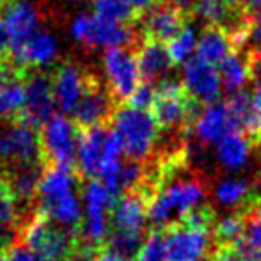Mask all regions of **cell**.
I'll use <instances>...</instances> for the list:
<instances>
[{
	"mask_svg": "<svg viewBox=\"0 0 261 261\" xmlns=\"http://www.w3.org/2000/svg\"><path fill=\"white\" fill-rule=\"evenodd\" d=\"M185 171L167 179L149 204L148 222L151 227L162 229L179 220L189 210L203 204L208 194L206 181L199 176H185Z\"/></svg>",
	"mask_w": 261,
	"mask_h": 261,
	"instance_id": "6da1fadb",
	"label": "cell"
},
{
	"mask_svg": "<svg viewBox=\"0 0 261 261\" xmlns=\"http://www.w3.org/2000/svg\"><path fill=\"white\" fill-rule=\"evenodd\" d=\"M14 240L34 252L39 261H64L66 256L80 244V238L59 227L38 210L21 217L14 231Z\"/></svg>",
	"mask_w": 261,
	"mask_h": 261,
	"instance_id": "7a4b0ae2",
	"label": "cell"
},
{
	"mask_svg": "<svg viewBox=\"0 0 261 261\" xmlns=\"http://www.w3.org/2000/svg\"><path fill=\"white\" fill-rule=\"evenodd\" d=\"M109 126L119 137L121 148L128 160L144 162L151 158L160 135V126L149 110L117 107Z\"/></svg>",
	"mask_w": 261,
	"mask_h": 261,
	"instance_id": "3957f363",
	"label": "cell"
},
{
	"mask_svg": "<svg viewBox=\"0 0 261 261\" xmlns=\"http://www.w3.org/2000/svg\"><path fill=\"white\" fill-rule=\"evenodd\" d=\"M80 128L64 114H55L48 123L39 128L41 160L45 167H62L79 172V139Z\"/></svg>",
	"mask_w": 261,
	"mask_h": 261,
	"instance_id": "277c9868",
	"label": "cell"
},
{
	"mask_svg": "<svg viewBox=\"0 0 261 261\" xmlns=\"http://www.w3.org/2000/svg\"><path fill=\"white\" fill-rule=\"evenodd\" d=\"M121 153L123 148L119 137L109 124L82 130L79 139V158H76L79 176L84 181L98 178L103 165L110 160L121 158Z\"/></svg>",
	"mask_w": 261,
	"mask_h": 261,
	"instance_id": "5b68a950",
	"label": "cell"
},
{
	"mask_svg": "<svg viewBox=\"0 0 261 261\" xmlns=\"http://www.w3.org/2000/svg\"><path fill=\"white\" fill-rule=\"evenodd\" d=\"M149 112L164 132H174L189 126L197 116V101L187 94L178 80L164 79L156 86V96Z\"/></svg>",
	"mask_w": 261,
	"mask_h": 261,
	"instance_id": "8992f818",
	"label": "cell"
},
{
	"mask_svg": "<svg viewBox=\"0 0 261 261\" xmlns=\"http://www.w3.org/2000/svg\"><path fill=\"white\" fill-rule=\"evenodd\" d=\"M71 36L87 48H126L137 39L132 25L114 23L86 13L76 16L71 23Z\"/></svg>",
	"mask_w": 261,
	"mask_h": 261,
	"instance_id": "52a82bcc",
	"label": "cell"
},
{
	"mask_svg": "<svg viewBox=\"0 0 261 261\" xmlns=\"http://www.w3.org/2000/svg\"><path fill=\"white\" fill-rule=\"evenodd\" d=\"M164 231L167 261H206L213 252V231L190 227L183 220H176Z\"/></svg>",
	"mask_w": 261,
	"mask_h": 261,
	"instance_id": "ba28073f",
	"label": "cell"
},
{
	"mask_svg": "<svg viewBox=\"0 0 261 261\" xmlns=\"http://www.w3.org/2000/svg\"><path fill=\"white\" fill-rule=\"evenodd\" d=\"M31 164H43L39 130L25 121H13L0 130V165L16 167Z\"/></svg>",
	"mask_w": 261,
	"mask_h": 261,
	"instance_id": "9c48e42d",
	"label": "cell"
},
{
	"mask_svg": "<svg viewBox=\"0 0 261 261\" xmlns=\"http://www.w3.org/2000/svg\"><path fill=\"white\" fill-rule=\"evenodd\" d=\"M107 89L117 103L128 101L141 84L137 57L126 48H107L103 54Z\"/></svg>",
	"mask_w": 261,
	"mask_h": 261,
	"instance_id": "30bf717a",
	"label": "cell"
},
{
	"mask_svg": "<svg viewBox=\"0 0 261 261\" xmlns=\"http://www.w3.org/2000/svg\"><path fill=\"white\" fill-rule=\"evenodd\" d=\"M41 21V13L27 0H9L0 9V25L6 34L7 55H13L36 34Z\"/></svg>",
	"mask_w": 261,
	"mask_h": 261,
	"instance_id": "8fae6325",
	"label": "cell"
},
{
	"mask_svg": "<svg viewBox=\"0 0 261 261\" xmlns=\"http://www.w3.org/2000/svg\"><path fill=\"white\" fill-rule=\"evenodd\" d=\"M55 105L52 75L41 69L29 71L25 75V109L20 121L39 130L55 116Z\"/></svg>",
	"mask_w": 261,
	"mask_h": 261,
	"instance_id": "7c38bea8",
	"label": "cell"
},
{
	"mask_svg": "<svg viewBox=\"0 0 261 261\" xmlns=\"http://www.w3.org/2000/svg\"><path fill=\"white\" fill-rule=\"evenodd\" d=\"M181 84L187 94L197 103H217L222 93L219 68L201 61L199 57L190 59L189 62L183 64Z\"/></svg>",
	"mask_w": 261,
	"mask_h": 261,
	"instance_id": "4fadbf2b",
	"label": "cell"
},
{
	"mask_svg": "<svg viewBox=\"0 0 261 261\" xmlns=\"http://www.w3.org/2000/svg\"><path fill=\"white\" fill-rule=\"evenodd\" d=\"M114 110H116V101L112 100L109 89H105L100 80L94 76L71 116L80 130H87V128L110 124Z\"/></svg>",
	"mask_w": 261,
	"mask_h": 261,
	"instance_id": "5bb4252c",
	"label": "cell"
},
{
	"mask_svg": "<svg viewBox=\"0 0 261 261\" xmlns=\"http://www.w3.org/2000/svg\"><path fill=\"white\" fill-rule=\"evenodd\" d=\"M93 79V73L82 69L75 62H62L52 73L54 96L59 109L64 114H71Z\"/></svg>",
	"mask_w": 261,
	"mask_h": 261,
	"instance_id": "9a60e30c",
	"label": "cell"
},
{
	"mask_svg": "<svg viewBox=\"0 0 261 261\" xmlns=\"http://www.w3.org/2000/svg\"><path fill=\"white\" fill-rule=\"evenodd\" d=\"M240 128L237 116L233 114L229 103H212L196 116L192 123L194 137L203 146L217 144L231 132Z\"/></svg>",
	"mask_w": 261,
	"mask_h": 261,
	"instance_id": "2e32d148",
	"label": "cell"
},
{
	"mask_svg": "<svg viewBox=\"0 0 261 261\" xmlns=\"http://www.w3.org/2000/svg\"><path fill=\"white\" fill-rule=\"evenodd\" d=\"M185 27V16L179 7L172 4H156L144 13L142 18V36L148 41L169 43Z\"/></svg>",
	"mask_w": 261,
	"mask_h": 261,
	"instance_id": "e0dca14e",
	"label": "cell"
},
{
	"mask_svg": "<svg viewBox=\"0 0 261 261\" xmlns=\"http://www.w3.org/2000/svg\"><path fill=\"white\" fill-rule=\"evenodd\" d=\"M149 201L139 192H123L110 213V229L146 231Z\"/></svg>",
	"mask_w": 261,
	"mask_h": 261,
	"instance_id": "ac0fdd59",
	"label": "cell"
},
{
	"mask_svg": "<svg viewBox=\"0 0 261 261\" xmlns=\"http://www.w3.org/2000/svg\"><path fill=\"white\" fill-rule=\"evenodd\" d=\"M57 52L59 45L54 36L45 31H39L18 52L11 55V61L25 71H34V69H41L43 66L50 64L57 57Z\"/></svg>",
	"mask_w": 261,
	"mask_h": 261,
	"instance_id": "d6986e66",
	"label": "cell"
},
{
	"mask_svg": "<svg viewBox=\"0 0 261 261\" xmlns=\"http://www.w3.org/2000/svg\"><path fill=\"white\" fill-rule=\"evenodd\" d=\"M227 103L252 144H261V87H256L252 94L237 93Z\"/></svg>",
	"mask_w": 261,
	"mask_h": 261,
	"instance_id": "ffe728a7",
	"label": "cell"
},
{
	"mask_svg": "<svg viewBox=\"0 0 261 261\" xmlns=\"http://www.w3.org/2000/svg\"><path fill=\"white\" fill-rule=\"evenodd\" d=\"M137 64L139 71H141L142 82H156V80H164V76L172 68L171 55L167 52V46L156 41H148L144 39L142 45L139 46L137 52Z\"/></svg>",
	"mask_w": 261,
	"mask_h": 261,
	"instance_id": "44dd1931",
	"label": "cell"
},
{
	"mask_svg": "<svg viewBox=\"0 0 261 261\" xmlns=\"http://www.w3.org/2000/svg\"><path fill=\"white\" fill-rule=\"evenodd\" d=\"M252 148H254V144L251 142V139L237 130L227 134L226 137L217 142L215 155L217 160L226 169L237 171V169H242L249 162Z\"/></svg>",
	"mask_w": 261,
	"mask_h": 261,
	"instance_id": "7402d4cb",
	"label": "cell"
},
{
	"mask_svg": "<svg viewBox=\"0 0 261 261\" xmlns=\"http://www.w3.org/2000/svg\"><path fill=\"white\" fill-rule=\"evenodd\" d=\"M231 46H233V43H231L229 32L217 27V25H210L199 36L196 57L213 66L220 64L231 54Z\"/></svg>",
	"mask_w": 261,
	"mask_h": 261,
	"instance_id": "603a6c76",
	"label": "cell"
},
{
	"mask_svg": "<svg viewBox=\"0 0 261 261\" xmlns=\"http://www.w3.org/2000/svg\"><path fill=\"white\" fill-rule=\"evenodd\" d=\"M222 89L227 93H242L252 76V62L240 54H229L219 66Z\"/></svg>",
	"mask_w": 261,
	"mask_h": 261,
	"instance_id": "cb8c5ba5",
	"label": "cell"
},
{
	"mask_svg": "<svg viewBox=\"0 0 261 261\" xmlns=\"http://www.w3.org/2000/svg\"><path fill=\"white\" fill-rule=\"evenodd\" d=\"M149 231H126V229H110L105 244L101 245L107 251L121 256L124 259L137 258L139 251L142 249Z\"/></svg>",
	"mask_w": 261,
	"mask_h": 261,
	"instance_id": "d4e9b609",
	"label": "cell"
},
{
	"mask_svg": "<svg viewBox=\"0 0 261 261\" xmlns=\"http://www.w3.org/2000/svg\"><path fill=\"white\" fill-rule=\"evenodd\" d=\"M21 212L18 206L16 194L13 190L9 178H7L6 171L0 165V226L11 229L14 233L20 224Z\"/></svg>",
	"mask_w": 261,
	"mask_h": 261,
	"instance_id": "484cf974",
	"label": "cell"
},
{
	"mask_svg": "<svg viewBox=\"0 0 261 261\" xmlns=\"http://www.w3.org/2000/svg\"><path fill=\"white\" fill-rule=\"evenodd\" d=\"M254 194V189L245 179L238 178L222 179L215 189L217 201L220 204H224V206H234V210L244 208Z\"/></svg>",
	"mask_w": 261,
	"mask_h": 261,
	"instance_id": "4316f807",
	"label": "cell"
},
{
	"mask_svg": "<svg viewBox=\"0 0 261 261\" xmlns=\"http://www.w3.org/2000/svg\"><path fill=\"white\" fill-rule=\"evenodd\" d=\"M247 224V215L240 210H234L231 215L220 219L215 222L213 227V244L215 247H222V245H234L242 238Z\"/></svg>",
	"mask_w": 261,
	"mask_h": 261,
	"instance_id": "83f0119b",
	"label": "cell"
},
{
	"mask_svg": "<svg viewBox=\"0 0 261 261\" xmlns=\"http://www.w3.org/2000/svg\"><path fill=\"white\" fill-rule=\"evenodd\" d=\"M93 14L101 20L124 25H132L139 18L126 0H93Z\"/></svg>",
	"mask_w": 261,
	"mask_h": 261,
	"instance_id": "f1b7e54d",
	"label": "cell"
},
{
	"mask_svg": "<svg viewBox=\"0 0 261 261\" xmlns=\"http://www.w3.org/2000/svg\"><path fill=\"white\" fill-rule=\"evenodd\" d=\"M199 36L192 27L185 25L171 41L167 43V52L171 55L172 64H185L197 52Z\"/></svg>",
	"mask_w": 261,
	"mask_h": 261,
	"instance_id": "f546056e",
	"label": "cell"
},
{
	"mask_svg": "<svg viewBox=\"0 0 261 261\" xmlns=\"http://www.w3.org/2000/svg\"><path fill=\"white\" fill-rule=\"evenodd\" d=\"M238 251L247 258V261H254L261 258V220L254 217H247L244 234L234 244Z\"/></svg>",
	"mask_w": 261,
	"mask_h": 261,
	"instance_id": "4dcf8cb0",
	"label": "cell"
},
{
	"mask_svg": "<svg viewBox=\"0 0 261 261\" xmlns=\"http://www.w3.org/2000/svg\"><path fill=\"white\" fill-rule=\"evenodd\" d=\"M229 7L227 0H196L194 13L210 25H219L227 18Z\"/></svg>",
	"mask_w": 261,
	"mask_h": 261,
	"instance_id": "1f68e13d",
	"label": "cell"
},
{
	"mask_svg": "<svg viewBox=\"0 0 261 261\" xmlns=\"http://www.w3.org/2000/svg\"><path fill=\"white\" fill-rule=\"evenodd\" d=\"M135 261H167V251H165L164 231L158 227H151L146 237L142 249L139 251Z\"/></svg>",
	"mask_w": 261,
	"mask_h": 261,
	"instance_id": "d6a6232c",
	"label": "cell"
},
{
	"mask_svg": "<svg viewBox=\"0 0 261 261\" xmlns=\"http://www.w3.org/2000/svg\"><path fill=\"white\" fill-rule=\"evenodd\" d=\"M156 96V87L149 82H141L137 86V89L134 91V94L128 100V107H134L139 110H151L153 101Z\"/></svg>",
	"mask_w": 261,
	"mask_h": 261,
	"instance_id": "836d02e7",
	"label": "cell"
},
{
	"mask_svg": "<svg viewBox=\"0 0 261 261\" xmlns=\"http://www.w3.org/2000/svg\"><path fill=\"white\" fill-rule=\"evenodd\" d=\"M29 71L16 66L9 57H0V89L16 79H23Z\"/></svg>",
	"mask_w": 261,
	"mask_h": 261,
	"instance_id": "e575fe53",
	"label": "cell"
},
{
	"mask_svg": "<svg viewBox=\"0 0 261 261\" xmlns=\"http://www.w3.org/2000/svg\"><path fill=\"white\" fill-rule=\"evenodd\" d=\"M208 259L210 261H247V258L238 251L237 245H222V247H215Z\"/></svg>",
	"mask_w": 261,
	"mask_h": 261,
	"instance_id": "d590c367",
	"label": "cell"
},
{
	"mask_svg": "<svg viewBox=\"0 0 261 261\" xmlns=\"http://www.w3.org/2000/svg\"><path fill=\"white\" fill-rule=\"evenodd\" d=\"M7 261H39V258L20 242L13 240V244L7 249Z\"/></svg>",
	"mask_w": 261,
	"mask_h": 261,
	"instance_id": "8d00e7d4",
	"label": "cell"
},
{
	"mask_svg": "<svg viewBox=\"0 0 261 261\" xmlns=\"http://www.w3.org/2000/svg\"><path fill=\"white\" fill-rule=\"evenodd\" d=\"M64 261H96V249L80 242V244L66 256Z\"/></svg>",
	"mask_w": 261,
	"mask_h": 261,
	"instance_id": "74e56055",
	"label": "cell"
},
{
	"mask_svg": "<svg viewBox=\"0 0 261 261\" xmlns=\"http://www.w3.org/2000/svg\"><path fill=\"white\" fill-rule=\"evenodd\" d=\"M231 7L242 9L249 14H259L261 13V0H227Z\"/></svg>",
	"mask_w": 261,
	"mask_h": 261,
	"instance_id": "f35d334b",
	"label": "cell"
},
{
	"mask_svg": "<svg viewBox=\"0 0 261 261\" xmlns=\"http://www.w3.org/2000/svg\"><path fill=\"white\" fill-rule=\"evenodd\" d=\"M240 212H244L247 217H254V219L261 220V196L254 194V196L249 199V203L244 208H238Z\"/></svg>",
	"mask_w": 261,
	"mask_h": 261,
	"instance_id": "ab89813d",
	"label": "cell"
},
{
	"mask_svg": "<svg viewBox=\"0 0 261 261\" xmlns=\"http://www.w3.org/2000/svg\"><path fill=\"white\" fill-rule=\"evenodd\" d=\"M126 2L130 4L132 9L137 14H144V13H148L151 7H155L156 4H160V0H126Z\"/></svg>",
	"mask_w": 261,
	"mask_h": 261,
	"instance_id": "60d3db41",
	"label": "cell"
},
{
	"mask_svg": "<svg viewBox=\"0 0 261 261\" xmlns=\"http://www.w3.org/2000/svg\"><path fill=\"white\" fill-rule=\"evenodd\" d=\"M96 261H130V259H124L121 256L114 254V252L107 251L103 247H98L96 249Z\"/></svg>",
	"mask_w": 261,
	"mask_h": 261,
	"instance_id": "b9f144b4",
	"label": "cell"
},
{
	"mask_svg": "<svg viewBox=\"0 0 261 261\" xmlns=\"http://www.w3.org/2000/svg\"><path fill=\"white\" fill-rule=\"evenodd\" d=\"M194 2L196 0H169V4H172V6L179 7V9H190V7H194Z\"/></svg>",
	"mask_w": 261,
	"mask_h": 261,
	"instance_id": "7bdbcfd3",
	"label": "cell"
},
{
	"mask_svg": "<svg viewBox=\"0 0 261 261\" xmlns=\"http://www.w3.org/2000/svg\"><path fill=\"white\" fill-rule=\"evenodd\" d=\"M0 57H9L7 55V41H6V34L2 31V25H0Z\"/></svg>",
	"mask_w": 261,
	"mask_h": 261,
	"instance_id": "ee69618b",
	"label": "cell"
},
{
	"mask_svg": "<svg viewBox=\"0 0 261 261\" xmlns=\"http://www.w3.org/2000/svg\"><path fill=\"white\" fill-rule=\"evenodd\" d=\"M252 68H254L256 73H258V87H261V55L256 57V62H252Z\"/></svg>",
	"mask_w": 261,
	"mask_h": 261,
	"instance_id": "f6af8a7d",
	"label": "cell"
},
{
	"mask_svg": "<svg viewBox=\"0 0 261 261\" xmlns=\"http://www.w3.org/2000/svg\"><path fill=\"white\" fill-rule=\"evenodd\" d=\"M261 192V169L258 171V174H256V181H254V192Z\"/></svg>",
	"mask_w": 261,
	"mask_h": 261,
	"instance_id": "bcb514c9",
	"label": "cell"
},
{
	"mask_svg": "<svg viewBox=\"0 0 261 261\" xmlns=\"http://www.w3.org/2000/svg\"><path fill=\"white\" fill-rule=\"evenodd\" d=\"M7 249H9V245L0 247V261H7Z\"/></svg>",
	"mask_w": 261,
	"mask_h": 261,
	"instance_id": "7dc6e473",
	"label": "cell"
},
{
	"mask_svg": "<svg viewBox=\"0 0 261 261\" xmlns=\"http://www.w3.org/2000/svg\"><path fill=\"white\" fill-rule=\"evenodd\" d=\"M7 2H9V0H0V9H2V7L6 6Z\"/></svg>",
	"mask_w": 261,
	"mask_h": 261,
	"instance_id": "c3c4849f",
	"label": "cell"
},
{
	"mask_svg": "<svg viewBox=\"0 0 261 261\" xmlns=\"http://www.w3.org/2000/svg\"><path fill=\"white\" fill-rule=\"evenodd\" d=\"M69 2H71V4H75V2H80V0H69Z\"/></svg>",
	"mask_w": 261,
	"mask_h": 261,
	"instance_id": "681fc988",
	"label": "cell"
},
{
	"mask_svg": "<svg viewBox=\"0 0 261 261\" xmlns=\"http://www.w3.org/2000/svg\"><path fill=\"white\" fill-rule=\"evenodd\" d=\"M254 261H261V258H259V259H254Z\"/></svg>",
	"mask_w": 261,
	"mask_h": 261,
	"instance_id": "f907efd6",
	"label": "cell"
},
{
	"mask_svg": "<svg viewBox=\"0 0 261 261\" xmlns=\"http://www.w3.org/2000/svg\"><path fill=\"white\" fill-rule=\"evenodd\" d=\"M206 261H210V259H206Z\"/></svg>",
	"mask_w": 261,
	"mask_h": 261,
	"instance_id": "816d5d0a",
	"label": "cell"
}]
</instances>
